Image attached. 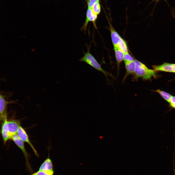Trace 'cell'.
Listing matches in <instances>:
<instances>
[{
	"mask_svg": "<svg viewBox=\"0 0 175 175\" xmlns=\"http://www.w3.org/2000/svg\"><path fill=\"white\" fill-rule=\"evenodd\" d=\"M124 63L126 71L122 79V82H124L129 75L131 74L133 75L134 74L135 66V61L129 62H124Z\"/></svg>",
	"mask_w": 175,
	"mask_h": 175,
	"instance_id": "cell-11",
	"label": "cell"
},
{
	"mask_svg": "<svg viewBox=\"0 0 175 175\" xmlns=\"http://www.w3.org/2000/svg\"><path fill=\"white\" fill-rule=\"evenodd\" d=\"M124 53L128 52V49L126 41L122 38L119 40L117 46Z\"/></svg>",
	"mask_w": 175,
	"mask_h": 175,
	"instance_id": "cell-14",
	"label": "cell"
},
{
	"mask_svg": "<svg viewBox=\"0 0 175 175\" xmlns=\"http://www.w3.org/2000/svg\"><path fill=\"white\" fill-rule=\"evenodd\" d=\"M135 60L128 52L124 53L123 60L124 62L133 61Z\"/></svg>",
	"mask_w": 175,
	"mask_h": 175,
	"instance_id": "cell-18",
	"label": "cell"
},
{
	"mask_svg": "<svg viewBox=\"0 0 175 175\" xmlns=\"http://www.w3.org/2000/svg\"><path fill=\"white\" fill-rule=\"evenodd\" d=\"M169 103L171 108L175 109V96H172Z\"/></svg>",
	"mask_w": 175,
	"mask_h": 175,
	"instance_id": "cell-20",
	"label": "cell"
},
{
	"mask_svg": "<svg viewBox=\"0 0 175 175\" xmlns=\"http://www.w3.org/2000/svg\"><path fill=\"white\" fill-rule=\"evenodd\" d=\"M35 175H53L54 170L45 171L38 170L34 173Z\"/></svg>",
	"mask_w": 175,
	"mask_h": 175,
	"instance_id": "cell-17",
	"label": "cell"
},
{
	"mask_svg": "<svg viewBox=\"0 0 175 175\" xmlns=\"http://www.w3.org/2000/svg\"><path fill=\"white\" fill-rule=\"evenodd\" d=\"M11 139L21 150L23 153L25 159L26 165L28 169L31 172H33V170L29 162L30 156L26 151L25 147L24 142L18 137L17 134L13 135Z\"/></svg>",
	"mask_w": 175,
	"mask_h": 175,
	"instance_id": "cell-3",
	"label": "cell"
},
{
	"mask_svg": "<svg viewBox=\"0 0 175 175\" xmlns=\"http://www.w3.org/2000/svg\"><path fill=\"white\" fill-rule=\"evenodd\" d=\"M9 132L12 137L17 134L19 128L21 126L20 122L17 120L12 119L7 120Z\"/></svg>",
	"mask_w": 175,
	"mask_h": 175,
	"instance_id": "cell-9",
	"label": "cell"
},
{
	"mask_svg": "<svg viewBox=\"0 0 175 175\" xmlns=\"http://www.w3.org/2000/svg\"><path fill=\"white\" fill-rule=\"evenodd\" d=\"M17 134L18 137L23 141L27 143L30 147L35 155L38 157L39 155L29 139V136L25 129L21 126H20Z\"/></svg>",
	"mask_w": 175,
	"mask_h": 175,
	"instance_id": "cell-5",
	"label": "cell"
},
{
	"mask_svg": "<svg viewBox=\"0 0 175 175\" xmlns=\"http://www.w3.org/2000/svg\"><path fill=\"white\" fill-rule=\"evenodd\" d=\"M35 175L34 173H33L32 174H31V175Z\"/></svg>",
	"mask_w": 175,
	"mask_h": 175,
	"instance_id": "cell-22",
	"label": "cell"
},
{
	"mask_svg": "<svg viewBox=\"0 0 175 175\" xmlns=\"http://www.w3.org/2000/svg\"><path fill=\"white\" fill-rule=\"evenodd\" d=\"M99 2V0L96 2L91 8L94 12L97 15L100 14L101 11V7Z\"/></svg>",
	"mask_w": 175,
	"mask_h": 175,
	"instance_id": "cell-16",
	"label": "cell"
},
{
	"mask_svg": "<svg viewBox=\"0 0 175 175\" xmlns=\"http://www.w3.org/2000/svg\"><path fill=\"white\" fill-rule=\"evenodd\" d=\"M152 67L155 71H162L175 73V64L164 63L158 65H154Z\"/></svg>",
	"mask_w": 175,
	"mask_h": 175,
	"instance_id": "cell-7",
	"label": "cell"
},
{
	"mask_svg": "<svg viewBox=\"0 0 175 175\" xmlns=\"http://www.w3.org/2000/svg\"><path fill=\"white\" fill-rule=\"evenodd\" d=\"M7 120V117L2 121L1 125V133L4 144L6 143L8 140L11 139V138L9 131Z\"/></svg>",
	"mask_w": 175,
	"mask_h": 175,
	"instance_id": "cell-8",
	"label": "cell"
},
{
	"mask_svg": "<svg viewBox=\"0 0 175 175\" xmlns=\"http://www.w3.org/2000/svg\"><path fill=\"white\" fill-rule=\"evenodd\" d=\"M6 96L0 93V121H2L7 117L6 108L7 105L9 103L13 102V101H8L6 99Z\"/></svg>",
	"mask_w": 175,
	"mask_h": 175,
	"instance_id": "cell-6",
	"label": "cell"
},
{
	"mask_svg": "<svg viewBox=\"0 0 175 175\" xmlns=\"http://www.w3.org/2000/svg\"><path fill=\"white\" fill-rule=\"evenodd\" d=\"M135 66L134 73L132 80L136 81L139 78L144 80H150L153 77H157L156 71L153 70L149 69L144 64L136 59L135 60Z\"/></svg>",
	"mask_w": 175,
	"mask_h": 175,
	"instance_id": "cell-1",
	"label": "cell"
},
{
	"mask_svg": "<svg viewBox=\"0 0 175 175\" xmlns=\"http://www.w3.org/2000/svg\"><path fill=\"white\" fill-rule=\"evenodd\" d=\"M98 15L95 13L91 9L88 8L86 15V19L82 26L80 28V31H84L85 33L88 25L90 22H92L94 26L96 29V22L97 19Z\"/></svg>",
	"mask_w": 175,
	"mask_h": 175,
	"instance_id": "cell-4",
	"label": "cell"
},
{
	"mask_svg": "<svg viewBox=\"0 0 175 175\" xmlns=\"http://www.w3.org/2000/svg\"><path fill=\"white\" fill-rule=\"evenodd\" d=\"M157 0V1H158V0Z\"/></svg>",
	"mask_w": 175,
	"mask_h": 175,
	"instance_id": "cell-23",
	"label": "cell"
},
{
	"mask_svg": "<svg viewBox=\"0 0 175 175\" xmlns=\"http://www.w3.org/2000/svg\"><path fill=\"white\" fill-rule=\"evenodd\" d=\"M86 0L87 2L88 8L91 9L94 4L96 2L99 1V0Z\"/></svg>",
	"mask_w": 175,
	"mask_h": 175,
	"instance_id": "cell-19",
	"label": "cell"
},
{
	"mask_svg": "<svg viewBox=\"0 0 175 175\" xmlns=\"http://www.w3.org/2000/svg\"><path fill=\"white\" fill-rule=\"evenodd\" d=\"M112 42L114 47L117 46L120 39L122 38L114 29L111 24L109 23Z\"/></svg>",
	"mask_w": 175,
	"mask_h": 175,
	"instance_id": "cell-13",
	"label": "cell"
},
{
	"mask_svg": "<svg viewBox=\"0 0 175 175\" xmlns=\"http://www.w3.org/2000/svg\"><path fill=\"white\" fill-rule=\"evenodd\" d=\"M173 169H174V175H175V165L174 164V161L173 162Z\"/></svg>",
	"mask_w": 175,
	"mask_h": 175,
	"instance_id": "cell-21",
	"label": "cell"
},
{
	"mask_svg": "<svg viewBox=\"0 0 175 175\" xmlns=\"http://www.w3.org/2000/svg\"><path fill=\"white\" fill-rule=\"evenodd\" d=\"M53 168L52 161L50 158L49 153L48 157L41 164L39 170L45 171H51L53 170Z\"/></svg>",
	"mask_w": 175,
	"mask_h": 175,
	"instance_id": "cell-12",
	"label": "cell"
},
{
	"mask_svg": "<svg viewBox=\"0 0 175 175\" xmlns=\"http://www.w3.org/2000/svg\"><path fill=\"white\" fill-rule=\"evenodd\" d=\"M87 50L84 53V56L79 60L80 61L84 62L99 71L101 72L106 78L109 76L113 77V76L106 71L103 69L94 56L90 52V46L87 47Z\"/></svg>",
	"mask_w": 175,
	"mask_h": 175,
	"instance_id": "cell-2",
	"label": "cell"
},
{
	"mask_svg": "<svg viewBox=\"0 0 175 175\" xmlns=\"http://www.w3.org/2000/svg\"><path fill=\"white\" fill-rule=\"evenodd\" d=\"M154 91L158 93L164 100L169 103L170 100L172 96L171 94L160 89H158Z\"/></svg>",
	"mask_w": 175,
	"mask_h": 175,
	"instance_id": "cell-15",
	"label": "cell"
},
{
	"mask_svg": "<svg viewBox=\"0 0 175 175\" xmlns=\"http://www.w3.org/2000/svg\"><path fill=\"white\" fill-rule=\"evenodd\" d=\"M114 47L115 56L116 61L117 76L119 75L120 66L121 62L123 60L124 53L117 46Z\"/></svg>",
	"mask_w": 175,
	"mask_h": 175,
	"instance_id": "cell-10",
	"label": "cell"
}]
</instances>
